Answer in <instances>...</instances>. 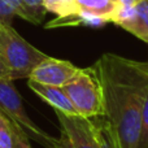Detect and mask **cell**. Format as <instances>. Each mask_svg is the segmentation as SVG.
Here are the masks:
<instances>
[{"instance_id": "obj_6", "label": "cell", "mask_w": 148, "mask_h": 148, "mask_svg": "<svg viewBox=\"0 0 148 148\" xmlns=\"http://www.w3.org/2000/svg\"><path fill=\"white\" fill-rule=\"evenodd\" d=\"M79 68L66 60L47 56L31 72L29 79L47 86L64 87L75 77Z\"/></svg>"}, {"instance_id": "obj_18", "label": "cell", "mask_w": 148, "mask_h": 148, "mask_svg": "<svg viewBox=\"0 0 148 148\" xmlns=\"http://www.w3.org/2000/svg\"><path fill=\"white\" fill-rule=\"evenodd\" d=\"M3 78L10 79V74H9V70H8V68L5 66V64L3 62V60L0 59V79H3Z\"/></svg>"}, {"instance_id": "obj_17", "label": "cell", "mask_w": 148, "mask_h": 148, "mask_svg": "<svg viewBox=\"0 0 148 148\" xmlns=\"http://www.w3.org/2000/svg\"><path fill=\"white\" fill-rule=\"evenodd\" d=\"M43 147H46V148H72L69 142H68L66 136L62 133H60V138H53L52 136Z\"/></svg>"}, {"instance_id": "obj_3", "label": "cell", "mask_w": 148, "mask_h": 148, "mask_svg": "<svg viewBox=\"0 0 148 148\" xmlns=\"http://www.w3.org/2000/svg\"><path fill=\"white\" fill-rule=\"evenodd\" d=\"M62 88L78 116L86 118L105 116L103 87L94 66L79 68L75 77Z\"/></svg>"}, {"instance_id": "obj_11", "label": "cell", "mask_w": 148, "mask_h": 148, "mask_svg": "<svg viewBox=\"0 0 148 148\" xmlns=\"http://www.w3.org/2000/svg\"><path fill=\"white\" fill-rule=\"evenodd\" d=\"M20 1L29 14V20H30L29 22L35 25L43 22L47 13L43 7V0H20Z\"/></svg>"}, {"instance_id": "obj_5", "label": "cell", "mask_w": 148, "mask_h": 148, "mask_svg": "<svg viewBox=\"0 0 148 148\" xmlns=\"http://www.w3.org/2000/svg\"><path fill=\"white\" fill-rule=\"evenodd\" d=\"M60 122V133L66 136L72 148H105L100 126L91 118L78 114H65L55 110Z\"/></svg>"}, {"instance_id": "obj_9", "label": "cell", "mask_w": 148, "mask_h": 148, "mask_svg": "<svg viewBox=\"0 0 148 148\" xmlns=\"http://www.w3.org/2000/svg\"><path fill=\"white\" fill-rule=\"evenodd\" d=\"M81 10L94 13V14L101 16L109 20H112L113 13L120 7L116 0H77Z\"/></svg>"}, {"instance_id": "obj_1", "label": "cell", "mask_w": 148, "mask_h": 148, "mask_svg": "<svg viewBox=\"0 0 148 148\" xmlns=\"http://www.w3.org/2000/svg\"><path fill=\"white\" fill-rule=\"evenodd\" d=\"M92 66L103 87L105 121L116 130L123 148H138L148 94V61L104 53Z\"/></svg>"}, {"instance_id": "obj_10", "label": "cell", "mask_w": 148, "mask_h": 148, "mask_svg": "<svg viewBox=\"0 0 148 148\" xmlns=\"http://www.w3.org/2000/svg\"><path fill=\"white\" fill-rule=\"evenodd\" d=\"M43 7L46 12L56 14L57 20L69 18L81 12L77 0H43Z\"/></svg>"}, {"instance_id": "obj_14", "label": "cell", "mask_w": 148, "mask_h": 148, "mask_svg": "<svg viewBox=\"0 0 148 148\" xmlns=\"http://www.w3.org/2000/svg\"><path fill=\"white\" fill-rule=\"evenodd\" d=\"M138 148H148V94L140 116V133H139Z\"/></svg>"}, {"instance_id": "obj_20", "label": "cell", "mask_w": 148, "mask_h": 148, "mask_svg": "<svg viewBox=\"0 0 148 148\" xmlns=\"http://www.w3.org/2000/svg\"><path fill=\"white\" fill-rule=\"evenodd\" d=\"M0 27H1V22H0Z\"/></svg>"}, {"instance_id": "obj_19", "label": "cell", "mask_w": 148, "mask_h": 148, "mask_svg": "<svg viewBox=\"0 0 148 148\" xmlns=\"http://www.w3.org/2000/svg\"><path fill=\"white\" fill-rule=\"evenodd\" d=\"M116 1L120 5H122V7H131V5L138 4L140 0H116Z\"/></svg>"}, {"instance_id": "obj_4", "label": "cell", "mask_w": 148, "mask_h": 148, "mask_svg": "<svg viewBox=\"0 0 148 148\" xmlns=\"http://www.w3.org/2000/svg\"><path fill=\"white\" fill-rule=\"evenodd\" d=\"M0 112L8 120L12 121V123L22 129L27 136H31L42 146H44L52 138L46 131L40 130L27 116L23 108L22 99L16 90L12 79H0Z\"/></svg>"}, {"instance_id": "obj_8", "label": "cell", "mask_w": 148, "mask_h": 148, "mask_svg": "<svg viewBox=\"0 0 148 148\" xmlns=\"http://www.w3.org/2000/svg\"><path fill=\"white\" fill-rule=\"evenodd\" d=\"M29 87L42 100L48 103L53 108V110H59L65 114H77L73 104L70 103L69 97L62 87L47 86V84L38 83V82L31 81V79H29Z\"/></svg>"}, {"instance_id": "obj_12", "label": "cell", "mask_w": 148, "mask_h": 148, "mask_svg": "<svg viewBox=\"0 0 148 148\" xmlns=\"http://www.w3.org/2000/svg\"><path fill=\"white\" fill-rule=\"evenodd\" d=\"M13 123L0 112V148H13Z\"/></svg>"}, {"instance_id": "obj_2", "label": "cell", "mask_w": 148, "mask_h": 148, "mask_svg": "<svg viewBox=\"0 0 148 148\" xmlns=\"http://www.w3.org/2000/svg\"><path fill=\"white\" fill-rule=\"evenodd\" d=\"M46 57V53L25 40L12 25H1L0 59L9 70L12 81L29 78L34 68Z\"/></svg>"}, {"instance_id": "obj_7", "label": "cell", "mask_w": 148, "mask_h": 148, "mask_svg": "<svg viewBox=\"0 0 148 148\" xmlns=\"http://www.w3.org/2000/svg\"><path fill=\"white\" fill-rule=\"evenodd\" d=\"M110 22L148 44V0H140L131 7L120 5L113 13Z\"/></svg>"}, {"instance_id": "obj_16", "label": "cell", "mask_w": 148, "mask_h": 148, "mask_svg": "<svg viewBox=\"0 0 148 148\" xmlns=\"http://www.w3.org/2000/svg\"><path fill=\"white\" fill-rule=\"evenodd\" d=\"M13 133H14V142H13V148H31L29 143V136L22 129L16 126L13 123Z\"/></svg>"}, {"instance_id": "obj_15", "label": "cell", "mask_w": 148, "mask_h": 148, "mask_svg": "<svg viewBox=\"0 0 148 148\" xmlns=\"http://www.w3.org/2000/svg\"><path fill=\"white\" fill-rule=\"evenodd\" d=\"M16 12L8 0H0V22L1 25H12L16 17Z\"/></svg>"}, {"instance_id": "obj_13", "label": "cell", "mask_w": 148, "mask_h": 148, "mask_svg": "<svg viewBox=\"0 0 148 148\" xmlns=\"http://www.w3.org/2000/svg\"><path fill=\"white\" fill-rule=\"evenodd\" d=\"M99 126H100V133H101V138H103V142H104L105 148H123L117 133L112 127L110 123H108L105 121V122H103Z\"/></svg>"}]
</instances>
